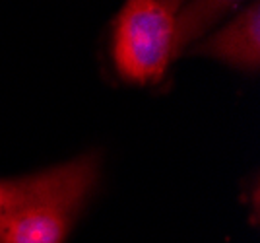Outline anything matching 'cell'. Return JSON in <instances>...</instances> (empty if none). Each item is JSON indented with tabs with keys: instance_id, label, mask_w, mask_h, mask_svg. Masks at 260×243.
<instances>
[{
	"instance_id": "7a4b0ae2",
	"label": "cell",
	"mask_w": 260,
	"mask_h": 243,
	"mask_svg": "<svg viewBox=\"0 0 260 243\" xmlns=\"http://www.w3.org/2000/svg\"><path fill=\"white\" fill-rule=\"evenodd\" d=\"M177 12L159 0H124L109 27V60L122 84L153 88L167 78Z\"/></svg>"
},
{
	"instance_id": "277c9868",
	"label": "cell",
	"mask_w": 260,
	"mask_h": 243,
	"mask_svg": "<svg viewBox=\"0 0 260 243\" xmlns=\"http://www.w3.org/2000/svg\"><path fill=\"white\" fill-rule=\"evenodd\" d=\"M249 0H186L177 14L175 25V53L177 58L206 37L225 16L233 14Z\"/></svg>"
},
{
	"instance_id": "3957f363",
	"label": "cell",
	"mask_w": 260,
	"mask_h": 243,
	"mask_svg": "<svg viewBox=\"0 0 260 243\" xmlns=\"http://www.w3.org/2000/svg\"><path fill=\"white\" fill-rule=\"evenodd\" d=\"M184 55L212 58L241 74L256 76L260 72V2L252 0L235 18L210 32Z\"/></svg>"
},
{
	"instance_id": "8992f818",
	"label": "cell",
	"mask_w": 260,
	"mask_h": 243,
	"mask_svg": "<svg viewBox=\"0 0 260 243\" xmlns=\"http://www.w3.org/2000/svg\"><path fill=\"white\" fill-rule=\"evenodd\" d=\"M159 2H163L165 6H169L171 10L177 12V14H179V10L183 8V4H184V2H186V0H159Z\"/></svg>"
},
{
	"instance_id": "6da1fadb",
	"label": "cell",
	"mask_w": 260,
	"mask_h": 243,
	"mask_svg": "<svg viewBox=\"0 0 260 243\" xmlns=\"http://www.w3.org/2000/svg\"><path fill=\"white\" fill-rule=\"evenodd\" d=\"M101 171L99 150L56 164L51 185L0 226V243H68L98 193Z\"/></svg>"
},
{
	"instance_id": "5b68a950",
	"label": "cell",
	"mask_w": 260,
	"mask_h": 243,
	"mask_svg": "<svg viewBox=\"0 0 260 243\" xmlns=\"http://www.w3.org/2000/svg\"><path fill=\"white\" fill-rule=\"evenodd\" d=\"M54 175H56V166L18 177H0V226L14 212H18L29 200L35 199L43 189L49 187Z\"/></svg>"
}]
</instances>
